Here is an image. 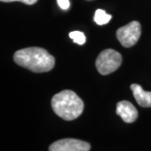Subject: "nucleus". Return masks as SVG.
<instances>
[{"label": "nucleus", "mask_w": 151, "mask_h": 151, "mask_svg": "<svg viewBox=\"0 0 151 151\" xmlns=\"http://www.w3.org/2000/svg\"><path fill=\"white\" fill-rule=\"evenodd\" d=\"M14 60L17 65L35 73L50 71L55 64L54 56L40 47H28L17 50L14 55Z\"/></svg>", "instance_id": "f257e3e1"}, {"label": "nucleus", "mask_w": 151, "mask_h": 151, "mask_svg": "<svg viewBox=\"0 0 151 151\" xmlns=\"http://www.w3.org/2000/svg\"><path fill=\"white\" fill-rule=\"evenodd\" d=\"M55 113L64 120L77 119L84 109V103L77 94L70 90H64L55 94L51 99Z\"/></svg>", "instance_id": "f03ea898"}, {"label": "nucleus", "mask_w": 151, "mask_h": 151, "mask_svg": "<svg viewBox=\"0 0 151 151\" xmlns=\"http://www.w3.org/2000/svg\"><path fill=\"white\" fill-rule=\"evenodd\" d=\"M122 55L113 49L102 51L96 60V67L101 75H108L117 70L122 64Z\"/></svg>", "instance_id": "7ed1b4c3"}, {"label": "nucleus", "mask_w": 151, "mask_h": 151, "mask_svg": "<svg viewBox=\"0 0 151 151\" xmlns=\"http://www.w3.org/2000/svg\"><path fill=\"white\" fill-rule=\"evenodd\" d=\"M141 35V25L139 22L132 21L129 24L118 29L117 39L125 48H130L138 42Z\"/></svg>", "instance_id": "20e7f679"}, {"label": "nucleus", "mask_w": 151, "mask_h": 151, "mask_svg": "<svg viewBox=\"0 0 151 151\" xmlns=\"http://www.w3.org/2000/svg\"><path fill=\"white\" fill-rule=\"evenodd\" d=\"M91 145L85 141L75 139H63L54 142L49 151H90Z\"/></svg>", "instance_id": "39448f33"}, {"label": "nucleus", "mask_w": 151, "mask_h": 151, "mask_svg": "<svg viewBox=\"0 0 151 151\" xmlns=\"http://www.w3.org/2000/svg\"><path fill=\"white\" fill-rule=\"evenodd\" d=\"M116 113L127 124L134 123L139 116L136 108L129 101H120L117 103Z\"/></svg>", "instance_id": "423d86ee"}, {"label": "nucleus", "mask_w": 151, "mask_h": 151, "mask_svg": "<svg viewBox=\"0 0 151 151\" xmlns=\"http://www.w3.org/2000/svg\"><path fill=\"white\" fill-rule=\"evenodd\" d=\"M130 88L133 92L136 102L143 108L151 107V92H146L139 84H132Z\"/></svg>", "instance_id": "0eeeda50"}, {"label": "nucleus", "mask_w": 151, "mask_h": 151, "mask_svg": "<svg viewBox=\"0 0 151 151\" xmlns=\"http://www.w3.org/2000/svg\"><path fill=\"white\" fill-rule=\"evenodd\" d=\"M112 15L108 14L103 9H97L95 12L94 15V21L97 23L98 25H103L108 24L111 20Z\"/></svg>", "instance_id": "6e6552de"}, {"label": "nucleus", "mask_w": 151, "mask_h": 151, "mask_svg": "<svg viewBox=\"0 0 151 151\" xmlns=\"http://www.w3.org/2000/svg\"><path fill=\"white\" fill-rule=\"evenodd\" d=\"M70 39L73 40L74 43L78 45H84L86 42V36L81 31H72L69 34Z\"/></svg>", "instance_id": "1a4fd4ad"}, {"label": "nucleus", "mask_w": 151, "mask_h": 151, "mask_svg": "<svg viewBox=\"0 0 151 151\" xmlns=\"http://www.w3.org/2000/svg\"><path fill=\"white\" fill-rule=\"evenodd\" d=\"M1 2H4V3H11V2H21L24 3L27 5H32L35 4L38 0H0Z\"/></svg>", "instance_id": "9d476101"}, {"label": "nucleus", "mask_w": 151, "mask_h": 151, "mask_svg": "<svg viewBox=\"0 0 151 151\" xmlns=\"http://www.w3.org/2000/svg\"><path fill=\"white\" fill-rule=\"evenodd\" d=\"M58 5L61 9H68L70 7V1L69 0H57Z\"/></svg>", "instance_id": "9b49d317"}]
</instances>
